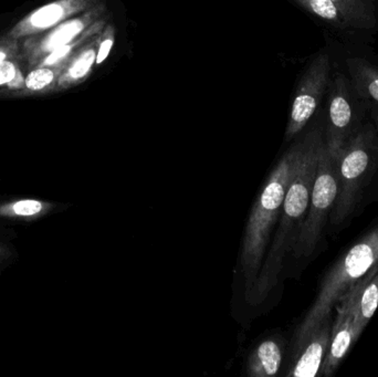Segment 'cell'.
<instances>
[{
    "mask_svg": "<svg viewBox=\"0 0 378 377\" xmlns=\"http://www.w3.org/2000/svg\"><path fill=\"white\" fill-rule=\"evenodd\" d=\"M323 144L324 135L321 128H315L307 133V147L297 174L286 192L279 217L278 229L259 270L256 283L247 298L251 306H258L264 302L276 287L284 259L297 242L309 209L312 187L315 184L319 152Z\"/></svg>",
    "mask_w": 378,
    "mask_h": 377,
    "instance_id": "1",
    "label": "cell"
},
{
    "mask_svg": "<svg viewBox=\"0 0 378 377\" xmlns=\"http://www.w3.org/2000/svg\"><path fill=\"white\" fill-rule=\"evenodd\" d=\"M307 147V135L294 144L279 161L253 204L241 245L240 268L245 298L258 278L271 236L281 214L286 192L297 174Z\"/></svg>",
    "mask_w": 378,
    "mask_h": 377,
    "instance_id": "2",
    "label": "cell"
},
{
    "mask_svg": "<svg viewBox=\"0 0 378 377\" xmlns=\"http://www.w3.org/2000/svg\"><path fill=\"white\" fill-rule=\"evenodd\" d=\"M378 264V227L343 256L330 270L319 295L297 332L295 350L301 347L310 332L331 314L345 292Z\"/></svg>",
    "mask_w": 378,
    "mask_h": 377,
    "instance_id": "3",
    "label": "cell"
},
{
    "mask_svg": "<svg viewBox=\"0 0 378 377\" xmlns=\"http://www.w3.org/2000/svg\"><path fill=\"white\" fill-rule=\"evenodd\" d=\"M336 161L339 194L330 215L332 225H340L352 215L362 199L368 182L373 178L378 161V136L375 125L364 124Z\"/></svg>",
    "mask_w": 378,
    "mask_h": 377,
    "instance_id": "4",
    "label": "cell"
},
{
    "mask_svg": "<svg viewBox=\"0 0 378 377\" xmlns=\"http://www.w3.org/2000/svg\"><path fill=\"white\" fill-rule=\"evenodd\" d=\"M339 194L338 161L331 156L327 145L319 152L317 175L312 187L309 209L292 254L297 258L311 256L317 249L325 223L330 218Z\"/></svg>",
    "mask_w": 378,
    "mask_h": 377,
    "instance_id": "5",
    "label": "cell"
},
{
    "mask_svg": "<svg viewBox=\"0 0 378 377\" xmlns=\"http://www.w3.org/2000/svg\"><path fill=\"white\" fill-rule=\"evenodd\" d=\"M330 90L324 141L331 156L338 159L364 125V110L368 104L354 90L350 79L340 72L332 80Z\"/></svg>",
    "mask_w": 378,
    "mask_h": 377,
    "instance_id": "6",
    "label": "cell"
},
{
    "mask_svg": "<svg viewBox=\"0 0 378 377\" xmlns=\"http://www.w3.org/2000/svg\"><path fill=\"white\" fill-rule=\"evenodd\" d=\"M330 54L321 52L310 64L294 95L286 130V141L298 135L315 116L330 85Z\"/></svg>",
    "mask_w": 378,
    "mask_h": 377,
    "instance_id": "7",
    "label": "cell"
},
{
    "mask_svg": "<svg viewBox=\"0 0 378 377\" xmlns=\"http://www.w3.org/2000/svg\"><path fill=\"white\" fill-rule=\"evenodd\" d=\"M363 278L355 285H352L335 306L336 307V318L332 324L330 347H329V352H327L319 375L331 376L350 352L353 344L355 343L354 310H355L356 299L363 285Z\"/></svg>",
    "mask_w": 378,
    "mask_h": 377,
    "instance_id": "8",
    "label": "cell"
},
{
    "mask_svg": "<svg viewBox=\"0 0 378 377\" xmlns=\"http://www.w3.org/2000/svg\"><path fill=\"white\" fill-rule=\"evenodd\" d=\"M331 314L315 326L297 351V357L288 376L315 377L319 375L329 347L332 332Z\"/></svg>",
    "mask_w": 378,
    "mask_h": 377,
    "instance_id": "9",
    "label": "cell"
},
{
    "mask_svg": "<svg viewBox=\"0 0 378 377\" xmlns=\"http://www.w3.org/2000/svg\"><path fill=\"white\" fill-rule=\"evenodd\" d=\"M284 359V344L278 336H271L257 345L245 364L250 377L274 376L278 374Z\"/></svg>",
    "mask_w": 378,
    "mask_h": 377,
    "instance_id": "10",
    "label": "cell"
},
{
    "mask_svg": "<svg viewBox=\"0 0 378 377\" xmlns=\"http://www.w3.org/2000/svg\"><path fill=\"white\" fill-rule=\"evenodd\" d=\"M378 308V264L363 278L354 310V340L358 341Z\"/></svg>",
    "mask_w": 378,
    "mask_h": 377,
    "instance_id": "11",
    "label": "cell"
},
{
    "mask_svg": "<svg viewBox=\"0 0 378 377\" xmlns=\"http://www.w3.org/2000/svg\"><path fill=\"white\" fill-rule=\"evenodd\" d=\"M346 68L350 83L368 106H378V68L363 58H348Z\"/></svg>",
    "mask_w": 378,
    "mask_h": 377,
    "instance_id": "12",
    "label": "cell"
},
{
    "mask_svg": "<svg viewBox=\"0 0 378 377\" xmlns=\"http://www.w3.org/2000/svg\"><path fill=\"white\" fill-rule=\"evenodd\" d=\"M338 6L350 28L374 30L377 27L375 6L371 0H331Z\"/></svg>",
    "mask_w": 378,
    "mask_h": 377,
    "instance_id": "13",
    "label": "cell"
},
{
    "mask_svg": "<svg viewBox=\"0 0 378 377\" xmlns=\"http://www.w3.org/2000/svg\"><path fill=\"white\" fill-rule=\"evenodd\" d=\"M295 1L305 11H309L312 15L317 16V18L327 21L332 26L340 29L350 28L348 20L341 13L338 6L332 3L331 0H295Z\"/></svg>",
    "mask_w": 378,
    "mask_h": 377,
    "instance_id": "14",
    "label": "cell"
},
{
    "mask_svg": "<svg viewBox=\"0 0 378 377\" xmlns=\"http://www.w3.org/2000/svg\"><path fill=\"white\" fill-rule=\"evenodd\" d=\"M83 29H85V23L81 20H73L66 23L50 36L46 44V49L54 50L58 47L69 44L72 39L78 36Z\"/></svg>",
    "mask_w": 378,
    "mask_h": 377,
    "instance_id": "15",
    "label": "cell"
},
{
    "mask_svg": "<svg viewBox=\"0 0 378 377\" xmlns=\"http://www.w3.org/2000/svg\"><path fill=\"white\" fill-rule=\"evenodd\" d=\"M62 16H63V8L56 4H52V5L41 8L37 13H35L31 17V23L39 28H46V27L52 26L61 18Z\"/></svg>",
    "mask_w": 378,
    "mask_h": 377,
    "instance_id": "16",
    "label": "cell"
},
{
    "mask_svg": "<svg viewBox=\"0 0 378 377\" xmlns=\"http://www.w3.org/2000/svg\"><path fill=\"white\" fill-rule=\"evenodd\" d=\"M97 61V51L93 48L85 50L83 54L75 60V63L69 70V75L72 80H81L87 75L93 64Z\"/></svg>",
    "mask_w": 378,
    "mask_h": 377,
    "instance_id": "17",
    "label": "cell"
},
{
    "mask_svg": "<svg viewBox=\"0 0 378 377\" xmlns=\"http://www.w3.org/2000/svg\"><path fill=\"white\" fill-rule=\"evenodd\" d=\"M54 80V72L48 69H39L31 72L26 80L27 87L30 90H40L50 85Z\"/></svg>",
    "mask_w": 378,
    "mask_h": 377,
    "instance_id": "18",
    "label": "cell"
},
{
    "mask_svg": "<svg viewBox=\"0 0 378 377\" xmlns=\"http://www.w3.org/2000/svg\"><path fill=\"white\" fill-rule=\"evenodd\" d=\"M115 42V30L113 27H109L108 30L105 32L104 38L99 46V50L97 52V61L95 63L101 64L108 59L109 54L112 51L113 46Z\"/></svg>",
    "mask_w": 378,
    "mask_h": 377,
    "instance_id": "19",
    "label": "cell"
},
{
    "mask_svg": "<svg viewBox=\"0 0 378 377\" xmlns=\"http://www.w3.org/2000/svg\"><path fill=\"white\" fill-rule=\"evenodd\" d=\"M41 208H42V205L37 200H21L13 205V211L17 215L32 216L39 213Z\"/></svg>",
    "mask_w": 378,
    "mask_h": 377,
    "instance_id": "20",
    "label": "cell"
},
{
    "mask_svg": "<svg viewBox=\"0 0 378 377\" xmlns=\"http://www.w3.org/2000/svg\"><path fill=\"white\" fill-rule=\"evenodd\" d=\"M15 75L16 69L13 63L5 61L0 63V85L11 82Z\"/></svg>",
    "mask_w": 378,
    "mask_h": 377,
    "instance_id": "21",
    "label": "cell"
},
{
    "mask_svg": "<svg viewBox=\"0 0 378 377\" xmlns=\"http://www.w3.org/2000/svg\"><path fill=\"white\" fill-rule=\"evenodd\" d=\"M70 50H71V46H64L58 47L56 49L52 50V54L47 58L46 63L47 64H54L56 63L58 60L61 59V58L66 57L68 54H69Z\"/></svg>",
    "mask_w": 378,
    "mask_h": 377,
    "instance_id": "22",
    "label": "cell"
},
{
    "mask_svg": "<svg viewBox=\"0 0 378 377\" xmlns=\"http://www.w3.org/2000/svg\"><path fill=\"white\" fill-rule=\"evenodd\" d=\"M373 108V118H374V125H375L376 132H377L378 136V106H372Z\"/></svg>",
    "mask_w": 378,
    "mask_h": 377,
    "instance_id": "23",
    "label": "cell"
},
{
    "mask_svg": "<svg viewBox=\"0 0 378 377\" xmlns=\"http://www.w3.org/2000/svg\"><path fill=\"white\" fill-rule=\"evenodd\" d=\"M5 58H6V54H4V52H0V63H1V62L4 61V60H5Z\"/></svg>",
    "mask_w": 378,
    "mask_h": 377,
    "instance_id": "24",
    "label": "cell"
},
{
    "mask_svg": "<svg viewBox=\"0 0 378 377\" xmlns=\"http://www.w3.org/2000/svg\"><path fill=\"white\" fill-rule=\"evenodd\" d=\"M371 1H375V0H371Z\"/></svg>",
    "mask_w": 378,
    "mask_h": 377,
    "instance_id": "25",
    "label": "cell"
}]
</instances>
